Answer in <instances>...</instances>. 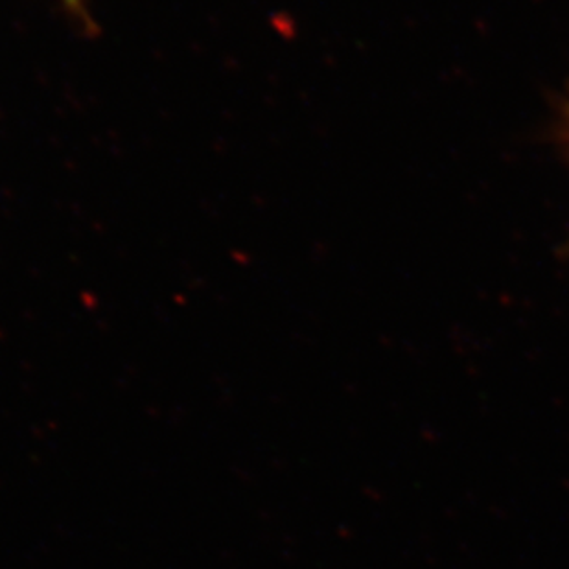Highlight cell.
I'll return each mask as SVG.
<instances>
[{"label":"cell","instance_id":"6da1fadb","mask_svg":"<svg viewBox=\"0 0 569 569\" xmlns=\"http://www.w3.org/2000/svg\"><path fill=\"white\" fill-rule=\"evenodd\" d=\"M63 2L64 8L72 13V16L78 17L81 21H89V13H87L86 2L87 0H61Z\"/></svg>","mask_w":569,"mask_h":569}]
</instances>
